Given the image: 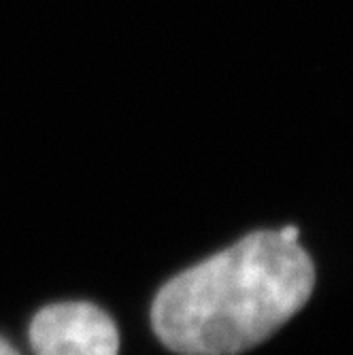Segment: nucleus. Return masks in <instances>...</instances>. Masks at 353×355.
Listing matches in <instances>:
<instances>
[{"instance_id":"nucleus-2","label":"nucleus","mask_w":353,"mask_h":355,"mask_svg":"<svg viewBox=\"0 0 353 355\" xmlns=\"http://www.w3.org/2000/svg\"><path fill=\"white\" fill-rule=\"evenodd\" d=\"M35 355H117L113 319L89 302H60L41 309L28 330Z\"/></svg>"},{"instance_id":"nucleus-1","label":"nucleus","mask_w":353,"mask_h":355,"mask_svg":"<svg viewBox=\"0 0 353 355\" xmlns=\"http://www.w3.org/2000/svg\"><path fill=\"white\" fill-rule=\"evenodd\" d=\"M300 230H258L171 279L151 326L179 355H241L273 336L311 298L315 264Z\"/></svg>"},{"instance_id":"nucleus-3","label":"nucleus","mask_w":353,"mask_h":355,"mask_svg":"<svg viewBox=\"0 0 353 355\" xmlns=\"http://www.w3.org/2000/svg\"><path fill=\"white\" fill-rule=\"evenodd\" d=\"M0 355H19L13 345H9L5 338H0Z\"/></svg>"}]
</instances>
